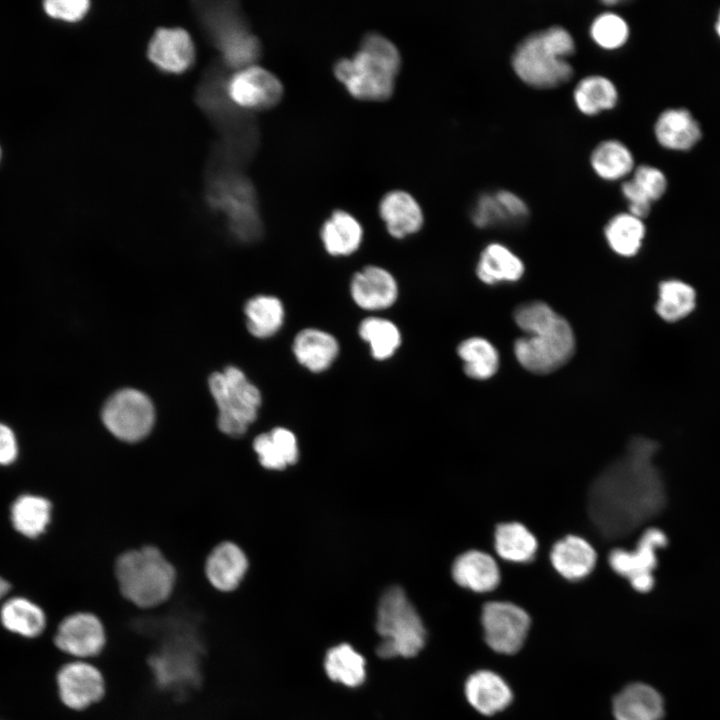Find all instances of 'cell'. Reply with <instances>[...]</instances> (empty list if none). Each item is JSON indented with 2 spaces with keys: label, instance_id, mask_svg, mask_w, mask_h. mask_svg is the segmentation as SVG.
Returning a JSON list of instances; mask_svg holds the SVG:
<instances>
[{
  "label": "cell",
  "instance_id": "obj_1",
  "mask_svg": "<svg viewBox=\"0 0 720 720\" xmlns=\"http://www.w3.org/2000/svg\"><path fill=\"white\" fill-rule=\"evenodd\" d=\"M658 445L633 438L623 456L593 481L587 508L594 526L608 539L625 537L662 512L666 490L654 457Z\"/></svg>",
  "mask_w": 720,
  "mask_h": 720
},
{
  "label": "cell",
  "instance_id": "obj_2",
  "mask_svg": "<svg viewBox=\"0 0 720 720\" xmlns=\"http://www.w3.org/2000/svg\"><path fill=\"white\" fill-rule=\"evenodd\" d=\"M524 333L515 340L514 356L518 363L534 374H548L566 364L576 348L574 331L563 316L543 301L519 305L513 314Z\"/></svg>",
  "mask_w": 720,
  "mask_h": 720
},
{
  "label": "cell",
  "instance_id": "obj_3",
  "mask_svg": "<svg viewBox=\"0 0 720 720\" xmlns=\"http://www.w3.org/2000/svg\"><path fill=\"white\" fill-rule=\"evenodd\" d=\"M400 66L401 56L394 43L371 32L364 36L352 57H343L334 64L333 72L351 96L383 101L393 94Z\"/></svg>",
  "mask_w": 720,
  "mask_h": 720
},
{
  "label": "cell",
  "instance_id": "obj_4",
  "mask_svg": "<svg viewBox=\"0 0 720 720\" xmlns=\"http://www.w3.org/2000/svg\"><path fill=\"white\" fill-rule=\"evenodd\" d=\"M576 50L572 34L554 25L533 32L516 46L511 66L518 78L533 88H555L567 83L574 74L568 58Z\"/></svg>",
  "mask_w": 720,
  "mask_h": 720
},
{
  "label": "cell",
  "instance_id": "obj_5",
  "mask_svg": "<svg viewBox=\"0 0 720 720\" xmlns=\"http://www.w3.org/2000/svg\"><path fill=\"white\" fill-rule=\"evenodd\" d=\"M114 579L121 596L143 610L167 603L177 584L175 568L154 546L122 553L115 562Z\"/></svg>",
  "mask_w": 720,
  "mask_h": 720
},
{
  "label": "cell",
  "instance_id": "obj_6",
  "mask_svg": "<svg viewBox=\"0 0 720 720\" xmlns=\"http://www.w3.org/2000/svg\"><path fill=\"white\" fill-rule=\"evenodd\" d=\"M376 630L380 637L376 652L385 659L416 656L426 642L423 621L400 587L388 589L381 597Z\"/></svg>",
  "mask_w": 720,
  "mask_h": 720
},
{
  "label": "cell",
  "instance_id": "obj_7",
  "mask_svg": "<svg viewBox=\"0 0 720 720\" xmlns=\"http://www.w3.org/2000/svg\"><path fill=\"white\" fill-rule=\"evenodd\" d=\"M209 389L218 408L219 430L230 437L245 434L257 418L262 402L260 390L234 366L213 373Z\"/></svg>",
  "mask_w": 720,
  "mask_h": 720
},
{
  "label": "cell",
  "instance_id": "obj_8",
  "mask_svg": "<svg viewBox=\"0 0 720 720\" xmlns=\"http://www.w3.org/2000/svg\"><path fill=\"white\" fill-rule=\"evenodd\" d=\"M101 419L105 428L118 440L136 443L147 437L155 422L150 398L136 389H122L105 402Z\"/></svg>",
  "mask_w": 720,
  "mask_h": 720
},
{
  "label": "cell",
  "instance_id": "obj_9",
  "mask_svg": "<svg viewBox=\"0 0 720 720\" xmlns=\"http://www.w3.org/2000/svg\"><path fill=\"white\" fill-rule=\"evenodd\" d=\"M210 205L227 217L230 232L238 240L253 242L262 234L256 194L252 185L243 179L217 183L209 190Z\"/></svg>",
  "mask_w": 720,
  "mask_h": 720
},
{
  "label": "cell",
  "instance_id": "obj_10",
  "mask_svg": "<svg viewBox=\"0 0 720 720\" xmlns=\"http://www.w3.org/2000/svg\"><path fill=\"white\" fill-rule=\"evenodd\" d=\"M668 544L667 535L659 528H647L632 550L616 548L609 554L611 568L625 577L632 588L640 593L650 592L655 585L657 551Z\"/></svg>",
  "mask_w": 720,
  "mask_h": 720
},
{
  "label": "cell",
  "instance_id": "obj_11",
  "mask_svg": "<svg viewBox=\"0 0 720 720\" xmlns=\"http://www.w3.org/2000/svg\"><path fill=\"white\" fill-rule=\"evenodd\" d=\"M52 641L67 658L90 661L103 652L107 635L102 620L96 614L76 611L58 622Z\"/></svg>",
  "mask_w": 720,
  "mask_h": 720
},
{
  "label": "cell",
  "instance_id": "obj_12",
  "mask_svg": "<svg viewBox=\"0 0 720 720\" xmlns=\"http://www.w3.org/2000/svg\"><path fill=\"white\" fill-rule=\"evenodd\" d=\"M56 691L61 704L75 712L99 703L106 693L102 672L91 661L68 660L55 676Z\"/></svg>",
  "mask_w": 720,
  "mask_h": 720
},
{
  "label": "cell",
  "instance_id": "obj_13",
  "mask_svg": "<svg viewBox=\"0 0 720 720\" xmlns=\"http://www.w3.org/2000/svg\"><path fill=\"white\" fill-rule=\"evenodd\" d=\"M481 622L487 645L501 654L519 651L530 627V617L524 609L502 601L486 603Z\"/></svg>",
  "mask_w": 720,
  "mask_h": 720
},
{
  "label": "cell",
  "instance_id": "obj_14",
  "mask_svg": "<svg viewBox=\"0 0 720 720\" xmlns=\"http://www.w3.org/2000/svg\"><path fill=\"white\" fill-rule=\"evenodd\" d=\"M226 93L237 106L258 111L278 104L283 95V85L272 72L254 64L239 69L230 77Z\"/></svg>",
  "mask_w": 720,
  "mask_h": 720
},
{
  "label": "cell",
  "instance_id": "obj_15",
  "mask_svg": "<svg viewBox=\"0 0 720 720\" xmlns=\"http://www.w3.org/2000/svg\"><path fill=\"white\" fill-rule=\"evenodd\" d=\"M349 294L361 310L379 312L391 308L397 302L399 284L388 269L371 264L352 275Z\"/></svg>",
  "mask_w": 720,
  "mask_h": 720
},
{
  "label": "cell",
  "instance_id": "obj_16",
  "mask_svg": "<svg viewBox=\"0 0 720 720\" xmlns=\"http://www.w3.org/2000/svg\"><path fill=\"white\" fill-rule=\"evenodd\" d=\"M249 562L244 551L235 543L224 541L209 553L204 566L208 584L217 592L229 594L242 583Z\"/></svg>",
  "mask_w": 720,
  "mask_h": 720
},
{
  "label": "cell",
  "instance_id": "obj_17",
  "mask_svg": "<svg viewBox=\"0 0 720 720\" xmlns=\"http://www.w3.org/2000/svg\"><path fill=\"white\" fill-rule=\"evenodd\" d=\"M151 62L169 73L186 71L195 58V48L189 33L182 28H159L153 34L147 51Z\"/></svg>",
  "mask_w": 720,
  "mask_h": 720
},
{
  "label": "cell",
  "instance_id": "obj_18",
  "mask_svg": "<svg viewBox=\"0 0 720 720\" xmlns=\"http://www.w3.org/2000/svg\"><path fill=\"white\" fill-rule=\"evenodd\" d=\"M292 354L298 364L314 374L329 370L340 354V343L330 332L306 327L296 333Z\"/></svg>",
  "mask_w": 720,
  "mask_h": 720
},
{
  "label": "cell",
  "instance_id": "obj_19",
  "mask_svg": "<svg viewBox=\"0 0 720 720\" xmlns=\"http://www.w3.org/2000/svg\"><path fill=\"white\" fill-rule=\"evenodd\" d=\"M378 213L388 234L404 239L421 230L424 213L418 201L408 192L392 190L384 194L378 205Z\"/></svg>",
  "mask_w": 720,
  "mask_h": 720
},
{
  "label": "cell",
  "instance_id": "obj_20",
  "mask_svg": "<svg viewBox=\"0 0 720 720\" xmlns=\"http://www.w3.org/2000/svg\"><path fill=\"white\" fill-rule=\"evenodd\" d=\"M615 720H664L666 701L654 686L634 682L624 687L613 700Z\"/></svg>",
  "mask_w": 720,
  "mask_h": 720
},
{
  "label": "cell",
  "instance_id": "obj_21",
  "mask_svg": "<svg viewBox=\"0 0 720 720\" xmlns=\"http://www.w3.org/2000/svg\"><path fill=\"white\" fill-rule=\"evenodd\" d=\"M44 609L29 598L14 596L2 603L0 625L15 637L32 640L42 637L48 628Z\"/></svg>",
  "mask_w": 720,
  "mask_h": 720
},
{
  "label": "cell",
  "instance_id": "obj_22",
  "mask_svg": "<svg viewBox=\"0 0 720 720\" xmlns=\"http://www.w3.org/2000/svg\"><path fill=\"white\" fill-rule=\"evenodd\" d=\"M324 251L332 257H349L361 247L364 229L360 221L346 210L336 209L322 223L319 231Z\"/></svg>",
  "mask_w": 720,
  "mask_h": 720
},
{
  "label": "cell",
  "instance_id": "obj_23",
  "mask_svg": "<svg viewBox=\"0 0 720 720\" xmlns=\"http://www.w3.org/2000/svg\"><path fill=\"white\" fill-rule=\"evenodd\" d=\"M469 704L479 713L491 716L504 710L513 693L507 682L497 673L480 670L471 674L464 686Z\"/></svg>",
  "mask_w": 720,
  "mask_h": 720
},
{
  "label": "cell",
  "instance_id": "obj_24",
  "mask_svg": "<svg viewBox=\"0 0 720 720\" xmlns=\"http://www.w3.org/2000/svg\"><path fill=\"white\" fill-rule=\"evenodd\" d=\"M657 142L673 151H687L701 139L702 131L698 121L684 108L664 110L654 125Z\"/></svg>",
  "mask_w": 720,
  "mask_h": 720
},
{
  "label": "cell",
  "instance_id": "obj_25",
  "mask_svg": "<svg viewBox=\"0 0 720 720\" xmlns=\"http://www.w3.org/2000/svg\"><path fill=\"white\" fill-rule=\"evenodd\" d=\"M596 552L584 538L568 535L556 542L550 553L554 569L565 579L577 581L588 576L596 563Z\"/></svg>",
  "mask_w": 720,
  "mask_h": 720
},
{
  "label": "cell",
  "instance_id": "obj_26",
  "mask_svg": "<svg viewBox=\"0 0 720 720\" xmlns=\"http://www.w3.org/2000/svg\"><path fill=\"white\" fill-rule=\"evenodd\" d=\"M452 577L459 586L479 593L495 589L500 582V572L494 558L478 550L467 551L456 558Z\"/></svg>",
  "mask_w": 720,
  "mask_h": 720
},
{
  "label": "cell",
  "instance_id": "obj_27",
  "mask_svg": "<svg viewBox=\"0 0 720 720\" xmlns=\"http://www.w3.org/2000/svg\"><path fill=\"white\" fill-rule=\"evenodd\" d=\"M525 273L521 258L501 243H490L480 253L476 265L478 279L486 285L514 283Z\"/></svg>",
  "mask_w": 720,
  "mask_h": 720
},
{
  "label": "cell",
  "instance_id": "obj_28",
  "mask_svg": "<svg viewBox=\"0 0 720 720\" xmlns=\"http://www.w3.org/2000/svg\"><path fill=\"white\" fill-rule=\"evenodd\" d=\"M697 304V291L689 282L668 278L658 284L655 312L664 322L673 324L685 320L694 313Z\"/></svg>",
  "mask_w": 720,
  "mask_h": 720
},
{
  "label": "cell",
  "instance_id": "obj_29",
  "mask_svg": "<svg viewBox=\"0 0 720 720\" xmlns=\"http://www.w3.org/2000/svg\"><path fill=\"white\" fill-rule=\"evenodd\" d=\"M258 461L266 469L283 470L298 460L297 439L293 432L283 427L259 434L253 441Z\"/></svg>",
  "mask_w": 720,
  "mask_h": 720
},
{
  "label": "cell",
  "instance_id": "obj_30",
  "mask_svg": "<svg viewBox=\"0 0 720 720\" xmlns=\"http://www.w3.org/2000/svg\"><path fill=\"white\" fill-rule=\"evenodd\" d=\"M572 97L582 114L594 116L613 109L618 103L619 93L615 83L607 76L590 74L577 82Z\"/></svg>",
  "mask_w": 720,
  "mask_h": 720
},
{
  "label": "cell",
  "instance_id": "obj_31",
  "mask_svg": "<svg viewBox=\"0 0 720 720\" xmlns=\"http://www.w3.org/2000/svg\"><path fill=\"white\" fill-rule=\"evenodd\" d=\"M589 162L594 173L606 181L627 177L635 169V161L629 147L618 139H605L592 150Z\"/></svg>",
  "mask_w": 720,
  "mask_h": 720
},
{
  "label": "cell",
  "instance_id": "obj_32",
  "mask_svg": "<svg viewBox=\"0 0 720 720\" xmlns=\"http://www.w3.org/2000/svg\"><path fill=\"white\" fill-rule=\"evenodd\" d=\"M360 339L369 346L371 357L376 361L391 359L402 345L400 328L392 320L370 315L363 318L357 328Z\"/></svg>",
  "mask_w": 720,
  "mask_h": 720
},
{
  "label": "cell",
  "instance_id": "obj_33",
  "mask_svg": "<svg viewBox=\"0 0 720 720\" xmlns=\"http://www.w3.org/2000/svg\"><path fill=\"white\" fill-rule=\"evenodd\" d=\"M456 352L463 363L465 375L471 379L488 380L499 369V352L495 345L484 337L471 336L462 340Z\"/></svg>",
  "mask_w": 720,
  "mask_h": 720
},
{
  "label": "cell",
  "instance_id": "obj_34",
  "mask_svg": "<svg viewBox=\"0 0 720 720\" xmlns=\"http://www.w3.org/2000/svg\"><path fill=\"white\" fill-rule=\"evenodd\" d=\"M247 329L259 339L276 335L285 321V308L282 301L272 295H256L244 306Z\"/></svg>",
  "mask_w": 720,
  "mask_h": 720
},
{
  "label": "cell",
  "instance_id": "obj_35",
  "mask_svg": "<svg viewBox=\"0 0 720 720\" xmlns=\"http://www.w3.org/2000/svg\"><path fill=\"white\" fill-rule=\"evenodd\" d=\"M604 236L610 249L621 257L636 256L646 236V226L629 212H622L609 219L604 228Z\"/></svg>",
  "mask_w": 720,
  "mask_h": 720
},
{
  "label": "cell",
  "instance_id": "obj_36",
  "mask_svg": "<svg viewBox=\"0 0 720 720\" xmlns=\"http://www.w3.org/2000/svg\"><path fill=\"white\" fill-rule=\"evenodd\" d=\"M324 670L332 681L354 688L366 679V660L352 645L340 643L326 652Z\"/></svg>",
  "mask_w": 720,
  "mask_h": 720
},
{
  "label": "cell",
  "instance_id": "obj_37",
  "mask_svg": "<svg viewBox=\"0 0 720 720\" xmlns=\"http://www.w3.org/2000/svg\"><path fill=\"white\" fill-rule=\"evenodd\" d=\"M52 513L50 501L42 496L24 494L11 505L12 525L20 534L35 538L47 528Z\"/></svg>",
  "mask_w": 720,
  "mask_h": 720
},
{
  "label": "cell",
  "instance_id": "obj_38",
  "mask_svg": "<svg viewBox=\"0 0 720 720\" xmlns=\"http://www.w3.org/2000/svg\"><path fill=\"white\" fill-rule=\"evenodd\" d=\"M494 545L502 559L515 563L532 560L538 546L535 536L518 522L499 524L494 534Z\"/></svg>",
  "mask_w": 720,
  "mask_h": 720
},
{
  "label": "cell",
  "instance_id": "obj_39",
  "mask_svg": "<svg viewBox=\"0 0 720 720\" xmlns=\"http://www.w3.org/2000/svg\"><path fill=\"white\" fill-rule=\"evenodd\" d=\"M226 64L242 69L254 65L260 56L259 40L241 23L216 38Z\"/></svg>",
  "mask_w": 720,
  "mask_h": 720
},
{
  "label": "cell",
  "instance_id": "obj_40",
  "mask_svg": "<svg viewBox=\"0 0 720 720\" xmlns=\"http://www.w3.org/2000/svg\"><path fill=\"white\" fill-rule=\"evenodd\" d=\"M589 35L598 47L605 50H616L628 41L630 28L620 14L605 11L592 20L589 26Z\"/></svg>",
  "mask_w": 720,
  "mask_h": 720
},
{
  "label": "cell",
  "instance_id": "obj_41",
  "mask_svg": "<svg viewBox=\"0 0 720 720\" xmlns=\"http://www.w3.org/2000/svg\"><path fill=\"white\" fill-rule=\"evenodd\" d=\"M629 181L636 192L650 203L661 199L668 185L664 172L648 164L635 167Z\"/></svg>",
  "mask_w": 720,
  "mask_h": 720
},
{
  "label": "cell",
  "instance_id": "obj_42",
  "mask_svg": "<svg viewBox=\"0 0 720 720\" xmlns=\"http://www.w3.org/2000/svg\"><path fill=\"white\" fill-rule=\"evenodd\" d=\"M470 216L472 223L478 228H488L500 224H513L495 192L479 195L473 205Z\"/></svg>",
  "mask_w": 720,
  "mask_h": 720
},
{
  "label": "cell",
  "instance_id": "obj_43",
  "mask_svg": "<svg viewBox=\"0 0 720 720\" xmlns=\"http://www.w3.org/2000/svg\"><path fill=\"white\" fill-rule=\"evenodd\" d=\"M43 7L50 17L76 22L87 14L90 2L87 0H47L43 3Z\"/></svg>",
  "mask_w": 720,
  "mask_h": 720
},
{
  "label": "cell",
  "instance_id": "obj_44",
  "mask_svg": "<svg viewBox=\"0 0 720 720\" xmlns=\"http://www.w3.org/2000/svg\"><path fill=\"white\" fill-rule=\"evenodd\" d=\"M495 194L503 204L512 223H520L528 217V206L518 194L506 189L497 190Z\"/></svg>",
  "mask_w": 720,
  "mask_h": 720
},
{
  "label": "cell",
  "instance_id": "obj_45",
  "mask_svg": "<svg viewBox=\"0 0 720 720\" xmlns=\"http://www.w3.org/2000/svg\"><path fill=\"white\" fill-rule=\"evenodd\" d=\"M18 456V442L13 430L0 423V465L13 463Z\"/></svg>",
  "mask_w": 720,
  "mask_h": 720
},
{
  "label": "cell",
  "instance_id": "obj_46",
  "mask_svg": "<svg viewBox=\"0 0 720 720\" xmlns=\"http://www.w3.org/2000/svg\"><path fill=\"white\" fill-rule=\"evenodd\" d=\"M10 588V583L0 576V601L9 593Z\"/></svg>",
  "mask_w": 720,
  "mask_h": 720
},
{
  "label": "cell",
  "instance_id": "obj_47",
  "mask_svg": "<svg viewBox=\"0 0 720 720\" xmlns=\"http://www.w3.org/2000/svg\"><path fill=\"white\" fill-rule=\"evenodd\" d=\"M715 31H716L718 37L720 38V10H719V13H718V15H717V20H716V23H715Z\"/></svg>",
  "mask_w": 720,
  "mask_h": 720
},
{
  "label": "cell",
  "instance_id": "obj_48",
  "mask_svg": "<svg viewBox=\"0 0 720 720\" xmlns=\"http://www.w3.org/2000/svg\"><path fill=\"white\" fill-rule=\"evenodd\" d=\"M0 156H1V150H0Z\"/></svg>",
  "mask_w": 720,
  "mask_h": 720
}]
</instances>
